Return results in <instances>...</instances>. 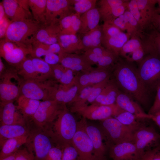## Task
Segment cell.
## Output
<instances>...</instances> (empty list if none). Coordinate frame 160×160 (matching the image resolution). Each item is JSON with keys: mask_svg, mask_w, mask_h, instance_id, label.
Here are the masks:
<instances>
[{"mask_svg": "<svg viewBox=\"0 0 160 160\" xmlns=\"http://www.w3.org/2000/svg\"><path fill=\"white\" fill-rule=\"evenodd\" d=\"M74 12L71 0H47L45 24H58L63 18Z\"/></svg>", "mask_w": 160, "mask_h": 160, "instance_id": "obj_13", "label": "cell"}, {"mask_svg": "<svg viewBox=\"0 0 160 160\" xmlns=\"http://www.w3.org/2000/svg\"><path fill=\"white\" fill-rule=\"evenodd\" d=\"M125 20L126 23L129 22L132 25L135 26L137 24V21L129 11H126L124 14Z\"/></svg>", "mask_w": 160, "mask_h": 160, "instance_id": "obj_57", "label": "cell"}, {"mask_svg": "<svg viewBox=\"0 0 160 160\" xmlns=\"http://www.w3.org/2000/svg\"><path fill=\"white\" fill-rule=\"evenodd\" d=\"M28 135L6 140L1 147L0 160L16 152L21 145L25 144Z\"/></svg>", "mask_w": 160, "mask_h": 160, "instance_id": "obj_29", "label": "cell"}, {"mask_svg": "<svg viewBox=\"0 0 160 160\" xmlns=\"http://www.w3.org/2000/svg\"><path fill=\"white\" fill-rule=\"evenodd\" d=\"M6 15L3 18L0 19V38H4L7 29L12 22Z\"/></svg>", "mask_w": 160, "mask_h": 160, "instance_id": "obj_50", "label": "cell"}, {"mask_svg": "<svg viewBox=\"0 0 160 160\" xmlns=\"http://www.w3.org/2000/svg\"><path fill=\"white\" fill-rule=\"evenodd\" d=\"M132 142L143 154L159 144L160 134L153 126L143 121L133 132Z\"/></svg>", "mask_w": 160, "mask_h": 160, "instance_id": "obj_10", "label": "cell"}, {"mask_svg": "<svg viewBox=\"0 0 160 160\" xmlns=\"http://www.w3.org/2000/svg\"><path fill=\"white\" fill-rule=\"evenodd\" d=\"M61 32L58 24H42L34 36L31 44L39 43L50 45L57 43Z\"/></svg>", "mask_w": 160, "mask_h": 160, "instance_id": "obj_17", "label": "cell"}, {"mask_svg": "<svg viewBox=\"0 0 160 160\" xmlns=\"http://www.w3.org/2000/svg\"><path fill=\"white\" fill-rule=\"evenodd\" d=\"M65 53H76L84 50L81 38L76 34H60L58 42Z\"/></svg>", "mask_w": 160, "mask_h": 160, "instance_id": "obj_23", "label": "cell"}, {"mask_svg": "<svg viewBox=\"0 0 160 160\" xmlns=\"http://www.w3.org/2000/svg\"><path fill=\"white\" fill-rule=\"evenodd\" d=\"M78 153L72 145H68L63 148L62 160H78Z\"/></svg>", "mask_w": 160, "mask_h": 160, "instance_id": "obj_43", "label": "cell"}, {"mask_svg": "<svg viewBox=\"0 0 160 160\" xmlns=\"http://www.w3.org/2000/svg\"><path fill=\"white\" fill-rule=\"evenodd\" d=\"M48 45L41 43H33L31 44V56L40 58L48 53Z\"/></svg>", "mask_w": 160, "mask_h": 160, "instance_id": "obj_39", "label": "cell"}, {"mask_svg": "<svg viewBox=\"0 0 160 160\" xmlns=\"http://www.w3.org/2000/svg\"><path fill=\"white\" fill-rule=\"evenodd\" d=\"M53 73L54 78L57 82L63 76L65 68L60 63L51 65Z\"/></svg>", "mask_w": 160, "mask_h": 160, "instance_id": "obj_51", "label": "cell"}, {"mask_svg": "<svg viewBox=\"0 0 160 160\" xmlns=\"http://www.w3.org/2000/svg\"><path fill=\"white\" fill-rule=\"evenodd\" d=\"M139 118L150 119L154 121L160 128V112L153 115L145 113L140 116Z\"/></svg>", "mask_w": 160, "mask_h": 160, "instance_id": "obj_54", "label": "cell"}, {"mask_svg": "<svg viewBox=\"0 0 160 160\" xmlns=\"http://www.w3.org/2000/svg\"><path fill=\"white\" fill-rule=\"evenodd\" d=\"M144 52L141 48L132 53L131 60L137 61L141 60L144 55Z\"/></svg>", "mask_w": 160, "mask_h": 160, "instance_id": "obj_58", "label": "cell"}, {"mask_svg": "<svg viewBox=\"0 0 160 160\" xmlns=\"http://www.w3.org/2000/svg\"><path fill=\"white\" fill-rule=\"evenodd\" d=\"M17 108L26 120L27 124L31 121L41 101L33 100L20 95L17 99Z\"/></svg>", "mask_w": 160, "mask_h": 160, "instance_id": "obj_22", "label": "cell"}, {"mask_svg": "<svg viewBox=\"0 0 160 160\" xmlns=\"http://www.w3.org/2000/svg\"><path fill=\"white\" fill-rule=\"evenodd\" d=\"M75 12L81 15L95 8L96 0H71Z\"/></svg>", "mask_w": 160, "mask_h": 160, "instance_id": "obj_35", "label": "cell"}, {"mask_svg": "<svg viewBox=\"0 0 160 160\" xmlns=\"http://www.w3.org/2000/svg\"><path fill=\"white\" fill-rule=\"evenodd\" d=\"M152 15L154 22L160 31V15L157 14L156 13L154 12Z\"/></svg>", "mask_w": 160, "mask_h": 160, "instance_id": "obj_60", "label": "cell"}, {"mask_svg": "<svg viewBox=\"0 0 160 160\" xmlns=\"http://www.w3.org/2000/svg\"><path fill=\"white\" fill-rule=\"evenodd\" d=\"M30 57L36 71L42 79H54L51 65L40 58Z\"/></svg>", "mask_w": 160, "mask_h": 160, "instance_id": "obj_33", "label": "cell"}, {"mask_svg": "<svg viewBox=\"0 0 160 160\" xmlns=\"http://www.w3.org/2000/svg\"><path fill=\"white\" fill-rule=\"evenodd\" d=\"M75 76L73 71L65 68L64 72L58 83L63 86L71 87L75 83Z\"/></svg>", "mask_w": 160, "mask_h": 160, "instance_id": "obj_40", "label": "cell"}, {"mask_svg": "<svg viewBox=\"0 0 160 160\" xmlns=\"http://www.w3.org/2000/svg\"><path fill=\"white\" fill-rule=\"evenodd\" d=\"M80 16V15L76 13L69 28L66 30L62 31L60 34H76L78 32L81 25Z\"/></svg>", "mask_w": 160, "mask_h": 160, "instance_id": "obj_44", "label": "cell"}, {"mask_svg": "<svg viewBox=\"0 0 160 160\" xmlns=\"http://www.w3.org/2000/svg\"><path fill=\"white\" fill-rule=\"evenodd\" d=\"M109 153L113 160H140L143 154L131 142L121 143L110 147Z\"/></svg>", "mask_w": 160, "mask_h": 160, "instance_id": "obj_15", "label": "cell"}, {"mask_svg": "<svg viewBox=\"0 0 160 160\" xmlns=\"http://www.w3.org/2000/svg\"><path fill=\"white\" fill-rule=\"evenodd\" d=\"M113 81L119 89L143 105L147 103L149 91L139 76L137 69L129 64L117 65L113 71Z\"/></svg>", "mask_w": 160, "mask_h": 160, "instance_id": "obj_1", "label": "cell"}, {"mask_svg": "<svg viewBox=\"0 0 160 160\" xmlns=\"http://www.w3.org/2000/svg\"><path fill=\"white\" fill-rule=\"evenodd\" d=\"M159 2V9H160V0L159 1H158Z\"/></svg>", "mask_w": 160, "mask_h": 160, "instance_id": "obj_64", "label": "cell"}, {"mask_svg": "<svg viewBox=\"0 0 160 160\" xmlns=\"http://www.w3.org/2000/svg\"><path fill=\"white\" fill-rule=\"evenodd\" d=\"M59 56L60 63L64 67L72 70L74 73L88 71L93 68L82 55L64 52Z\"/></svg>", "mask_w": 160, "mask_h": 160, "instance_id": "obj_18", "label": "cell"}, {"mask_svg": "<svg viewBox=\"0 0 160 160\" xmlns=\"http://www.w3.org/2000/svg\"><path fill=\"white\" fill-rule=\"evenodd\" d=\"M107 22L112 23L117 27L121 29L124 28L125 26L126 22L125 20L124 15H121L113 20Z\"/></svg>", "mask_w": 160, "mask_h": 160, "instance_id": "obj_55", "label": "cell"}, {"mask_svg": "<svg viewBox=\"0 0 160 160\" xmlns=\"http://www.w3.org/2000/svg\"><path fill=\"white\" fill-rule=\"evenodd\" d=\"M102 121L100 129L104 138L110 147L124 142H132L133 129L122 124L114 117Z\"/></svg>", "mask_w": 160, "mask_h": 160, "instance_id": "obj_6", "label": "cell"}, {"mask_svg": "<svg viewBox=\"0 0 160 160\" xmlns=\"http://www.w3.org/2000/svg\"><path fill=\"white\" fill-rule=\"evenodd\" d=\"M58 83L54 79L23 80L20 85V95L41 101L54 100Z\"/></svg>", "mask_w": 160, "mask_h": 160, "instance_id": "obj_5", "label": "cell"}, {"mask_svg": "<svg viewBox=\"0 0 160 160\" xmlns=\"http://www.w3.org/2000/svg\"><path fill=\"white\" fill-rule=\"evenodd\" d=\"M107 53L102 47H97L84 51L82 55L88 63L92 65H97L100 57Z\"/></svg>", "mask_w": 160, "mask_h": 160, "instance_id": "obj_36", "label": "cell"}, {"mask_svg": "<svg viewBox=\"0 0 160 160\" xmlns=\"http://www.w3.org/2000/svg\"><path fill=\"white\" fill-rule=\"evenodd\" d=\"M127 40V37L126 34L121 31L113 36H103L102 43L108 49L116 54L118 50L122 48Z\"/></svg>", "mask_w": 160, "mask_h": 160, "instance_id": "obj_32", "label": "cell"}, {"mask_svg": "<svg viewBox=\"0 0 160 160\" xmlns=\"http://www.w3.org/2000/svg\"><path fill=\"white\" fill-rule=\"evenodd\" d=\"M0 103L13 102L20 95L22 79L14 67L6 68L0 75Z\"/></svg>", "mask_w": 160, "mask_h": 160, "instance_id": "obj_7", "label": "cell"}, {"mask_svg": "<svg viewBox=\"0 0 160 160\" xmlns=\"http://www.w3.org/2000/svg\"><path fill=\"white\" fill-rule=\"evenodd\" d=\"M16 152L0 160H15Z\"/></svg>", "mask_w": 160, "mask_h": 160, "instance_id": "obj_63", "label": "cell"}, {"mask_svg": "<svg viewBox=\"0 0 160 160\" xmlns=\"http://www.w3.org/2000/svg\"><path fill=\"white\" fill-rule=\"evenodd\" d=\"M31 49L18 45L12 50L0 55L8 63L16 67L19 65L31 53Z\"/></svg>", "mask_w": 160, "mask_h": 160, "instance_id": "obj_27", "label": "cell"}, {"mask_svg": "<svg viewBox=\"0 0 160 160\" xmlns=\"http://www.w3.org/2000/svg\"><path fill=\"white\" fill-rule=\"evenodd\" d=\"M1 2L6 16L12 21L33 18L31 12L25 9L17 0H3Z\"/></svg>", "mask_w": 160, "mask_h": 160, "instance_id": "obj_20", "label": "cell"}, {"mask_svg": "<svg viewBox=\"0 0 160 160\" xmlns=\"http://www.w3.org/2000/svg\"><path fill=\"white\" fill-rule=\"evenodd\" d=\"M116 104L120 108L134 114L138 117L145 113L132 97L120 91L116 98Z\"/></svg>", "mask_w": 160, "mask_h": 160, "instance_id": "obj_24", "label": "cell"}, {"mask_svg": "<svg viewBox=\"0 0 160 160\" xmlns=\"http://www.w3.org/2000/svg\"><path fill=\"white\" fill-rule=\"evenodd\" d=\"M77 123L66 106L51 125L49 130L57 144L63 148L72 145Z\"/></svg>", "mask_w": 160, "mask_h": 160, "instance_id": "obj_3", "label": "cell"}, {"mask_svg": "<svg viewBox=\"0 0 160 160\" xmlns=\"http://www.w3.org/2000/svg\"><path fill=\"white\" fill-rule=\"evenodd\" d=\"M72 112H77L83 118L92 120L103 121L111 117H114L124 111L116 103L110 105H102L92 103L74 108Z\"/></svg>", "mask_w": 160, "mask_h": 160, "instance_id": "obj_11", "label": "cell"}, {"mask_svg": "<svg viewBox=\"0 0 160 160\" xmlns=\"http://www.w3.org/2000/svg\"><path fill=\"white\" fill-rule=\"evenodd\" d=\"M85 119L77 123V129L72 145L76 150L78 160H100L96 156L92 142L85 128Z\"/></svg>", "mask_w": 160, "mask_h": 160, "instance_id": "obj_12", "label": "cell"}, {"mask_svg": "<svg viewBox=\"0 0 160 160\" xmlns=\"http://www.w3.org/2000/svg\"><path fill=\"white\" fill-rule=\"evenodd\" d=\"M103 36L102 28L99 25L94 30L82 35L81 39L84 51L101 46Z\"/></svg>", "mask_w": 160, "mask_h": 160, "instance_id": "obj_28", "label": "cell"}, {"mask_svg": "<svg viewBox=\"0 0 160 160\" xmlns=\"http://www.w3.org/2000/svg\"><path fill=\"white\" fill-rule=\"evenodd\" d=\"M119 89L113 81H110L93 103L102 105H110L116 103L120 91Z\"/></svg>", "mask_w": 160, "mask_h": 160, "instance_id": "obj_26", "label": "cell"}, {"mask_svg": "<svg viewBox=\"0 0 160 160\" xmlns=\"http://www.w3.org/2000/svg\"><path fill=\"white\" fill-rule=\"evenodd\" d=\"M137 71L147 89H156L160 81V56L157 53L152 54L141 63Z\"/></svg>", "mask_w": 160, "mask_h": 160, "instance_id": "obj_9", "label": "cell"}, {"mask_svg": "<svg viewBox=\"0 0 160 160\" xmlns=\"http://www.w3.org/2000/svg\"><path fill=\"white\" fill-rule=\"evenodd\" d=\"M157 34V36L155 38V44L154 46L157 53L160 56V34L158 33Z\"/></svg>", "mask_w": 160, "mask_h": 160, "instance_id": "obj_59", "label": "cell"}, {"mask_svg": "<svg viewBox=\"0 0 160 160\" xmlns=\"http://www.w3.org/2000/svg\"><path fill=\"white\" fill-rule=\"evenodd\" d=\"M27 126L29 132L24 144L25 147L34 155L35 160H44L50 150L55 146V144H57L49 130L31 123Z\"/></svg>", "mask_w": 160, "mask_h": 160, "instance_id": "obj_2", "label": "cell"}, {"mask_svg": "<svg viewBox=\"0 0 160 160\" xmlns=\"http://www.w3.org/2000/svg\"><path fill=\"white\" fill-rule=\"evenodd\" d=\"M156 93L154 103L148 114L153 115L160 112V81L156 89Z\"/></svg>", "mask_w": 160, "mask_h": 160, "instance_id": "obj_47", "label": "cell"}, {"mask_svg": "<svg viewBox=\"0 0 160 160\" xmlns=\"http://www.w3.org/2000/svg\"><path fill=\"white\" fill-rule=\"evenodd\" d=\"M15 160H35L34 155L25 147L19 148L16 152Z\"/></svg>", "mask_w": 160, "mask_h": 160, "instance_id": "obj_48", "label": "cell"}, {"mask_svg": "<svg viewBox=\"0 0 160 160\" xmlns=\"http://www.w3.org/2000/svg\"><path fill=\"white\" fill-rule=\"evenodd\" d=\"M0 125L27 126V122L13 102L0 103Z\"/></svg>", "mask_w": 160, "mask_h": 160, "instance_id": "obj_16", "label": "cell"}, {"mask_svg": "<svg viewBox=\"0 0 160 160\" xmlns=\"http://www.w3.org/2000/svg\"><path fill=\"white\" fill-rule=\"evenodd\" d=\"M42 24L33 18L12 22L4 38L20 46L30 48L34 36Z\"/></svg>", "mask_w": 160, "mask_h": 160, "instance_id": "obj_4", "label": "cell"}, {"mask_svg": "<svg viewBox=\"0 0 160 160\" xmlns=\"http://www.w3.org/2000/svg\"><path fill=\"white\" fill-rule=\"evenodd\" d=\"M63 148L58 145L50 150L44 160H62Z\"/></svg>", "mask_w": 160, "mask_h": 160, "instance_id": "obj_46", "label": "cell"}, {"mask_svg": "<svg viewBox=\"0 0 160 160\" xmlns=\"http://www.w3.org/2000/svg\"><path fill=\"white\" fill-rule=\"evenodd\" d=\"M141 48L140 44L138 40L131 39L127 41L123 46L121 48L122 53L124 54H132Z\"/></svg>", "mask_w": 160, "mask_h": 160, "instance_id": "obj_42", "label": "cell"}, {"mask_svg": "<svg viewBox=\"0 0 160 160\" xmlns=\"http://www.w3.org/2000/svg\"><path fill=\"white\" fill-rule=\"evenodd\" d=\"M114 117L122 124L134 130L140 125L143 119L139 118L136 115L125 111Z\"/></svg>", "mask_w": 160, "mask_h": 160, "instance_id": "obj_34", "label": "cell"}, {"mask_svg": "<svg viewBox=\"0 0 160 160\" xmlns=\"http://www.w3.org/2000/svg\"><path fill=\"white\" fill-rule=\"evenodd\" d=\"M47 0H28L29 8L33 19L42 24H45Z\"/></svg>", "mask_w": 160, "mask_h": 160, "instance_id": "obj_31", "label": "cell"}, {"mask_svg": "<svg viewBox=\"0 0 160 160\" xmlns=\"http://www.w3.org/2000/svg\"><path fill=\"white\" fill-rule=\"evenodd\" d=\"M108 68H92L75 75V82L79 87V92L84 87L99 83L110 77Z\"/></svg>", "mask_w": 160, "mask_h": 160, "instance_id": "obj_14", "label": "cell"}, {"mask_svg": "<svg viewBox=\"0 0 160 160\" xmlns=\"http://www.w3.org/2000/svg\"><path fill=\"white\" fill-rule=\"evenodd\" d=\"M44 60L49 65H54L60 63V58L58 54L48 53L45 56Z\"/></svg>", "mask_w": 160, "mask_h": 160, "instance_id": "obj_52", "label": "cell"}, {"mask_svg": "<svg viewBox=\"0 0 160 160\" xmlns=\"http://www.w3.org/2000/svg\"><path fill=\"white\" fill-rule=\"evenodd\" d=\"M85 128L92 142L96 156L100 160H106L107 148L103 142L104 138L101 129L95 126L87 124L86 120Z\"/></svg>", "mask_w": 160, "mask_h": 160, "instance_id": "obj_19", "label": "cell"}, {"mask_svg": "<svg viewBox=\"0 0 160 160\" xmlns=\"http://www.w3.org/2000/svg\"><path fill=\"white\" fill-rule=\"evenodd\" d=\"M93 85L86 87L79 92L71 103L73 106L71 108H77L87 105L88 98Z\"/></svg>", "mask_w": 160, "mask_h": 160, "instance_id": "obj_37", "label": "cell"}, {"mask_svg": "<svg viewBox=\"0 0 160 160\" xmlns=\"http://www.w3.org/2000/svg\"><path fill=\"white\" fill-rule=\"evenodd\" d=\"M55 100L41 101L30 123L49 129L53 122L66 107Z\"/></svg>", "mask_w": 160, "mask_h": 160, "instance_id": "obj_8", "label": "cell"}, {"mask_svg": "<svg viewBox=\"0 0 160 160\" xmlns=\"http://www.w3.org/2000/svg\"><path fill=\"white\" fill-rule=\"evenodd\" d=\"M110 77L93 85L88 98L87 103L91 104L95 101L103 89L110 81Z\"/></svg>", "mask_w": 160, "mask_h": 160, "instance_id": "obj_38", "label": "cell"}, {"mask_svg": "<svg viewBox=\"0 0 160 160\" xmlns=\"http://www.w3.org/2000/svg\"><path fill=\"white\" fill-rule=\"evenodd\" d=\"M15 68L18 75L23 80L42 79L36 71L30 57H27Z\"/></svg>", "mask_w": 160, "mask_h": 160, "instance_id": "obj_30", "label": "cell"}, {"mask_svg": "<svg viewBox=\"0 0 160 160\" xmlns=\"http://www.w3.org/2000/svg\"><path fill=\"white\" fill-rule=\"evenodd\" d=\"M129 12L132 14L137 21L140 18V13L138 9L137 0H132L129 4Z\"/></svg>", "mask_w": 160, "mask_h": 160, "instance_id": "obj_53", "label": "cell"}, {"mask_svg": "<svg viewBox=\"0 0 160 160\" xmlns=\"http://www.w3.org/2000/svg\"><path fill=\"white\" fill-rule=\"evenodd\" d=\"M137 6L139 10L143 9L145 7L148 1L146 0H137Z\"/></svg>", "mask_w": 160, "mask_h": 160, "instance_id": "obj_61", "label": "cell"}, {"mask_svg": "<svg viewBox=\"0 0 160 160\" xmlns=\"http://www.w3.org/2000/svg\"><path fill=\"white\" fill-rule=\"evenodd\" d=\"M76 15V13H73L65 17L60 21L58 23V25L61 32L66 30L69 28Z\"/></svg>", "mask_w": 160, "mask_h": 160, "instance_id": "obj_49", "label": "cell"}, {"mask_svg": "<svg viewBox=\"0 0 160 160\" xmlns=\"http://www.w3.org/2000/svg\"><path fill=\"white\" fill-rule=\"evenodd\" d=\"M78 92V87L75 82V83L66 91L62 104L66 105L67 104H71L77 96Z\"/></svg>", "mask_w": 160, "mask_h": 160, "instance_id": "obj_41", "label": "cell"}, {"mask_svg": "<svg viewBox=\"0 0 160 160\" xmlns=\"http://www.w3.org/2000/svg\"><path fill=\"white\" fill-rule=\"evenodd\" d=\"M100 17L99 10L96 7L81 15V25L78 33L83 35L96 28L99 25Z\"/></svg>", "mask_w": 160, "mask_h": 160, "instance_id": "obj_21", "label": "cell"}, {"mask_svg": "<svg viewBox=\"0 0 160 160\" xmlns=\"http://www.w3.org/2000/svg\"><path fill=\"white\" fill-rule=\"evenodd\" d=\"M48 52V53H54L59 55L64 52L58 42L49 45Z\"/></svg>", "mask_w": 160, "mask_h": 160, "instance_id": "obj_56", "label": "cell"}, {"mask_svg": "<svg viewBox=\"0 0 160 160\" xmlns=\"http://www.w3.org/2000/svg\"><path fill=\"white\" fill-rule=\"evenodd\" d=\"M6 68L2 61L1 57L0 58V75L4 71Z\"/></svg>", "mask_w": 160, "mask_h": 160, "instance_id": "obj_62", "label": "cell"}, {"mask_svg": "<svg viewBox=\"0 0 160 160\" xmlns=\"http://www.w3.org/2000/svg\"><path fill=\"white\" fill-rule=\"evenodd\" d=\"M140 160H160V143L155 148L145 152Z\"/></svg>", "mask_w": 160, "mask_h": 160, "instance_id": "obj_45", "label": "cell"}, {"mask_svg": "<svg viewBox=\"0 0 160 160\" xmlns=\"http://www.w3.org/2000/svg\"><path fill=\"white\" fill-rule=\"evenodd\" d=\"M28 132L27 125V126L20 125H0V147L7 140L28 135Z\"/></svg>", "mask_w": 160, "mask_h": 160, "instance_id": "obj_25", "label": "cell"}]
</instances>
